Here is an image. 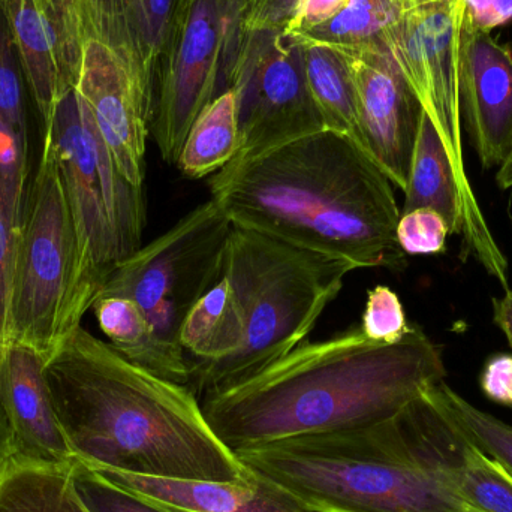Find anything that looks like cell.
I'll list each match as a JSON object with an SVG mask.
<instances>
[{"instance_id":"6da1fadb","label":"cell","mask_w":512,"mask_h":512,"mask_svg":"<svg viewBox=\"0 0 512 512\" xmlns=\"http://www.w3.org/2000/svg\"><path fill=\"white\" fill-rule=\"evenodd\" d=\"M44 372L66 442L89 468L177 480L248 475L186 385L131 363L83 327L48 355Z\"/></svg>"},{"instance_id":"7a4b0ae2","label":"cell","mask_w":512,"mask_h":512,"mask_svg":"<svg viewBox=\"0 0 512 512\" xmlns=\"http://www.w3.org/2000/svg\"><path fill=\"white\" fill-rule=\"evenodd\" d=\"M447 376L444 352L423 328L394 345L360 325L304 342L246 381L201 400L204 417L233 453L297 436L340 432L399 414Z\"/></svg>"},{"instance_id":"3957f363","label":"cell","mask_w":512,"mask_h":512,"mask_svg":"<svg viewBox=\"0 0 512 512\" xmlns=\"http://www.w3.org/2000/svg\"><path fill=\"white\" fill-rule=\"evenodd\" d=\"M233 225L355 268L405 267L394 185L349 138L325 131L210 177Z\"/></svg>"},{"instance_id":"277c9868","label":"cell","mask_w":512,"mask_h":512,"mask_svg":"<svg viewBox=\"0 0 512 512\" xmlns=\"http://www.w3.org/2000/svg\"><path fill=\"white\" fill-rule=\"evenodd\" d=\"M234 454L309 512H477L427 460L409 405L381 423Z\"/></svg>"},{"instance_id":"5b68a950","label":"cell","mask_w":512,"mask_h":512,"mask_svg":"<svg viewBox=\"0 0 512 512\" xmlns=\"http://www.w3.org/2000/svg\"><path fill=\"white\" fill-rule=\"evenodd\" d=\"M354 270L345 259L295 248L234 225L224 276L245 313V343L230 360L195 370L189 390L201 403L306 342Z\"/></svg>"},{"instance_id":"8992f818","label":"cell","mask_w":512,"mask_h":512,"mask_svg":"<svg viewBox=\"0 0 512 512\" xmlns=\"http://www.w3.org/2000/svg\"><path fill=\"white\" fill-rule=\"evenodd\" d=\"M101 289V280L84 258L56 161L42 147L15 233L9 340L47 358L81 327Z\"/></svg>"},{"instance_id":"52a82bcc","label":"cell","mask_w":512,"mask_h":512,"mask_svg":"<svg viewBox=\"0 0 512 512\" xmlns=\"http://www.w3.org/2000/svg\"><path fill=\"white\" fill-rule=\"evenodd\" d=\"M42 122V147L56 161L84 258L104 286L113 268L141 248L146 194L117 167L75 87Z\"/></svg>"},{"instance_id":"ba28073f","label":"cell","mask_w":512,"mask_h":512,"mask_svg":"<svg viewBox=\"0 0 512 512\" xmlns=\"http://www.w3.org/2000/svg\"><path fill=\"white\" fill-rule=\"evenodd\" d=\"M233 222L210 198L111 271L101 295L140 306L159 339L183 351L180 328L189 310L224 277Z\"/></svg>"},{"instance_id":"9c48e42d","label":"cell","mask_w":512,"mask_h":512,"mask_svg":"<svg viewBox=\"0 0 512 512\" xmlns=\"http://www.w3.org/2000/svg\"><path fill=\"white\" fill-rule=\"evenodd\" d=\"M75 89L123 176L144 189L155 84L144 71L128 17V0H99L86 17Z\"/></svg>"},{"instance_id":"30bf717a","label":"cell","mask_w":512,"mask_h":512,"mask_svg":"<svg viewBox=\"0 0 512 512\" xmlns=\"http://www.w3.org/2000/svg\"><path fill=\"white\" fill-rule=\"evenodd\" d=\"M228 87L236 90L240 107L242 143L233 161H251L325 131L307 87L300 44L282 32L243 36L225 77Z\"/></svg>"},{"instance_id":"8fae6325","label":"cell","mask_w":512,"mask_h":512,"mask_svg":"<svg viewBox=\"0 0 512 512\" xmlns=\"http://www.w3.org/2000/svg\"><path fill=\"white\" fill-rule=\"evenodd\" d=\"M225 44L222 0H194L156 69L150 135L167 164L176 165L192 123L222 92Z\"/></svg>"},{"instance_id":"7c38bea8","label":"cell","mask_w":512,"mask_h":512,"mask_svg":"<svg viewBox=\"0 0 512 512\" xmlns=\"http://www.w3.org/2000/svg\"><path fill=\"white\" fill-rule=\"evenodd\" d=\"M463 0H402L387 51L441 134L457 173L469 182L463 158L459 51Z\"/></svg>"},{"instance_id":"4fadbf2b","label":"cell","mask_w":512,"mask_h":512,"mask_svg":"<svg viewBox=\"0 0 512 512\" xmlns=\"http://www.w3.org/2000/svg\"><path fill=\"white\" fill-rule=\"evenodd\" d=\"M333 47L345 56L354 83L361 150L405 191L423 105L384 48Z\"/></svg>"},{"instance_id":"5bb4252c","label":"cell","mask_w":512,"mask_h":512,"mask_svg":"<svg viewBox=\"0 0 512 512\" xmlns=\"http://www.w3.org/2000/svg\"><path fill=\"white\" fill-rule=\"evenodd\" d=\"M27 89L42 120L77 87L86 24L83 0H6Z\"/></svg>"},{"instance_id":"9a60e30c","label":"cell","mask_w":512,"mask_h":512,"mask_svg":"<svg viewBox=\"0 0 512 512\" xmlns=\"http://www.w3.org/2000/svg\"><path fill=\"white\" fill-rule=\"evenodd\" d=\"M459 101L481 167H501L512 146V50L492 32L472 26L465 14L460 29Z\"/></svg>"},{"instance_id":"2e32d148","label":"cell","mask_w":512,"mask_h":512,"mask_svg":"<svg viewBox=\"0 0 512 512\" xmlns=\"http://www.w3.org/2000/svg\"><path fill=\"white\" fill-rule=\"evenodd\" d=\"M44 355L9 340L0 355V408L11 433L12 459L72 463L74 453L54 412Z\"/></svg>"},{"instance_id":"e0dca14e","label":"cell","mask_w":512,"mask_h":512,"mask_svg":"<svg viewBox=\"0 0 512 512\" xmlns=\"http://www.w3.org/2000/svg\"><path fill=\"white\" fill-rule=\"evenodd\" d=\"M409 408L424 454L448 487L477 512H512L511 475L469 442L426 393Z\"/></svg>"},{"instance_id":"ac0fdd59","label":"cell","mask_w":512,"mask_h":512,"mask_svg":"<svg viewBox=\"0 0 512 512\" xmlns=\"http://www.w3.org/2000/svg\"><path fill=\"white\" fill-rule=\"evenodd\" d=\"M90 469L165 512H309L291 493L251 468L239 481L177 480Z\"/></svg>"},{"instance_id":"d6986e66","label":"cell","mask_w":512,"mask_h":512,"mask_svg":"<svg viewBox=\"0 0 512 512\" xmlns=\"http://www.w3.org/2000/svg\"><path fill=\"white\" fill-rule=\"evenodd\" d=\"M110 345L131 363L188 387L191 364L185 352L165 345L135 301L122 295H101L92 306Z\"/></svg>"},{"instance_id":"ffe728a7","label":"cell","mask_w":512,"mask_h":512,"mask_svg":"<svg viewBox=\"0 0 512 512\" xmlns=\"http://www.w3.org/2000/svg\"><path fill=\"white\" fill-rule=\"evenodd\" d=\"M245 334L242 304L224 276L194 304L180 328V346L191 364V376L234 357L243 348Z\"/></svg>"},{"instance_id":"44dd1931","label":"cell","mask_w":512,"mask_h":512,"mask_svg":"<svg viewBox=\"0 0 512 512\" xmlns=\"http://www.w3.org/2000/svg\"><path fill=\"white\" fill-rule=\"evenodd\" d=\"M295 41L300 44L307 87L325 129L349 138L360 147L357 98L342 51L312 39Z\"/></svg>"},{"instance_id":"7402d4cb","label":"cell","mask_w":512,"mask_h":512,"mask_svg":"<svg viewBox=\"0 0 512 512\" xmlns=\"http://www.w3.org/2000/svg\"><path fill=\"white\" fill-rule=\"evenodd\" d=\"M240 143L239 96L228 87L192 123L176 167L186 179L212 177L236 158Z\"/></svg>"},{"instance_id":"603a6c76","label":"cell","mask_w":512,"mask_h":512,"mask_svg":"<svg viewBox=\"0 0 512 512\" xmlns=\"http://www.w3.org/2000/svg\"><path fill=\"white\" fill-rule=\"evenodd\" d=\"M75 463L12 459L0 480V512H90L75 490Z\"/></svg>"},{"instance_id":"cb8c5ba5","label":"cell","mask_w":512,"mask_h":512,"mask_svg":"<svg viewBox=\"0 0 512 512\" xmlns=\"http://www.w3.org/2000/svg\"><path fill=\"white\" fill-rule=\"evenodd\" d=\"M400 15L402 0H351L336 18L301 38L339 47H381L387 50Z\"/></svg>"},{"instance_id":"d4e9b609","label":"cell","mask_w":512,"mask_h":512,"mask_svg":"<svg viewBox=\"0 0 512 512\" xmlns=\"http://www.w3.org/2000/svg\"><path fill=\"white\" fill-rule=\"evenodd\" d=\"M426 396L444 412L469 442L498 462L512 477V427L480 411L444 381L427 388Z\"/></svg>"},{"instance_id":"484cf974","label":"cell","mask_w":512,"mask_h":512,"mask_svg":"<svg viewBox=\"0 0 512 512\" xmlns=\"http://www.w3.org/2000/svg\"><path fill=\"white\" fill-rule=\"evenodd\" d=\"M194 0H128V17L147 77L155 84L159 60Z\"/></svg>"},{"instance_id":"4316f807","label":"cell","mask_w":512,"mask_h":512,"mask_svg":"<svg viewBox=\"0 0 512 512\" xmlns=\"http://www.w3.org/2000/svg\"><path fill=\"white\" fill-rule=\"evenodd\" d=\"M26 87L8 6L0 0V113L23 131H29Z\"/></svg>"},{"instance_id":"83f0119b","label":"cell","mask_w":512,"mask_h":512,"mask_svg":"<svg viewBox=\"0 0 512 512\" xmlns=\"http://www.w3.org/2000/svg\"><path fill=\"white\" fill-rule=\"evenodd\" d=\"M360 328L372 342L394 345L411 331L412 325L397 292L390 286L376 285L367 292Z\"/></svg>"},{"instance_id":"f1b7e54d","label":"cell","mask_w":512,"mask_h":512,"mask_svg":"<svg viewBox=\"0 0 512 512\" xmlns=\"http://www.w3.org/2000/svg\"><path fill=\"white\" fill-rule=\"evenodd\" d=\"M74 486L90 512H165L96 474L77 459Z\"/></svg>"},{"instance_id":"f546056e","label":"cell","mask_w":512,"mask_h":512,"mask_svg":"<svg viewBox=\"0 0 512 512\" xmlns=\"http://www.w3.org/2000/svg\"><path fill=\"white\" fill-rule=\"evenodd\" d=\"M448 236L450 230L444 216L426 207L402 213L396 228L400 249L411 256L444 254Z\"/></svg>"},{"instance_id":"4dcf8cb0","label":"cell","mask_w":512,"mask_h":512,"mask_svg":"<svg viewBox=\"0 0 512 512\" xmlns=\"http://www.w3.org/2000/svg\"><path fill=\"white\" fill-rule=\"evenodd\" d=\"M297 2L298 0H248L240 26L239 45L243 36L249 33L282 32Z\"/></svg>"},{"instance_id":"1f68e13d","label":"cell","mask_w":512,"mask_h":512,"mask_svg":"<svg viewBox=\"0 0 512 512\" xmlns=\"http://www.w3.org/2000/svg\"><path fill=\"white\" fill-rule=\"evenodd\" d=\"M351 0H298L282 33L291 38L309 35L336 18Z\"/></svg>"},{"instance_id":"d6a6232c","label":"cell","mask_w":512,"mask_h":512,"mask_svg":"<svg viewBox=\"0 0 512 512\" xmlns=\"http://www.w3.org/2000/svg\"><path fill=\"white\" fill-rule=\"evenodd\" d=\"M15 234L0 212V355L9 342L8 315Z\"/></svg>"},{"instance_id":"836d02e7","label":"cell","mask_w":512,"mask_h":512,"mask_svg":"<svg viewBox=\"0 0 512 512\" xmlns=\"http://www.w3.org/2000/svg\"><path fill=\"white\" fill-rule=\"evenodd\" d=\"M480 384L492 402L512 408V355L490 357L481 373Z\"/></svg>"},{"instance_id":"e575fe53","label":"cell","mask_w":512,"mask_h":512,"mask_svg":"<svg viewBox=\"0 0 512 512\" xmlns=\"http://www.w3.org/2000/svg\"><path fill=\"white\" fill-rule=\"evenodd\" d=\"M466 20L477 29L492 32L512 20V0H463Z\"/></svg>"},{"instance_id":"d590c367","label":"cell","mask_w":512,"mask_h":512,"mask_svg":"<svg viewBox=\"0 0 512 512\" xmlns=\"http://www.w3.org/2000/svg\"><path fill=\"white\" fill-rule=\"evenodd\" d=\"M248 0H222L224 8L225 30H227V44H225L224 71L227 75L234 56H236L237 45H239L240 26H242L243 14H245Z\"/></svg>"},{"instance_id":"8d00e7d4","label":"cell","mask_w":512,"mask_h":512,"mask_svg":"<svg viewBox=\"0 0 512 512\" xmlns=\"http://www.w3.org/2000/svg\"><path fill=\"white\" fill-rule=\"evenodd\" d=\"M493 322L501 328L507 336L512 349V291L505 289V294L499 298H493Z\"/></svg>"},{"instance_id":"74e56055","label":"cell","mask_w":512,"mask_h":512,"mask_svg":"<svg viewBox=\"0 0 512 512\" xmlns=\"http://www.w3.org/2000/svg\"><path fill=\"white\" fill-rule=\"evenodd\" d=\"M12 460L11 433H9L8 423L5 415L0 408V480L8 469Z\"/></svg>"},{"instance_id":"f35d334b","label":"cell","mask_w":512,"mask_h":512,"mask_svg":"<svg viewBox=\"0 0 512 512\" xmlns=\"http://www.w3.org/2000/svg\"><path fill=\"white\" fill-rule=\"evenodd\" d=\"M496 185H498L499 189H502V191L512 189V146L510 153H508L507 158L502 162L498 173H496Z\"/></svg>"}]
</instances>
